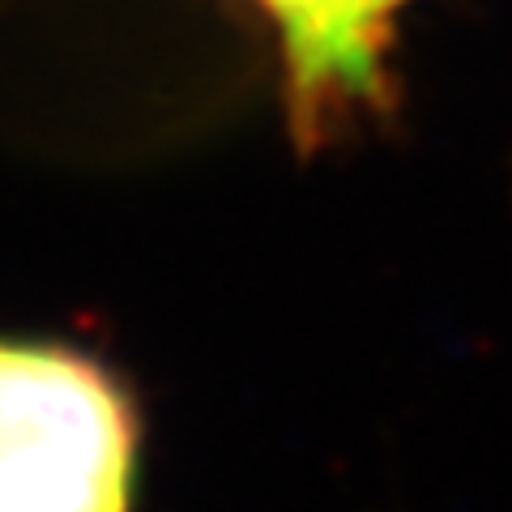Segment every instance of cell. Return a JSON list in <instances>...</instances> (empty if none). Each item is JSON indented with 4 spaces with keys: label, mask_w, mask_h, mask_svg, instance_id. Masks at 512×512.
Masks as SVG:
<instances>
[{
    "label": "cell",
    "mask_w": 512,
    "mask_h": 512,
    "mask_svg": "<svg viewBox=\"0 0 512 512\" xmlns=\"http://www.w3.org/2000/svg\"><path fill=\"white\" fill-rule=\"evenodd\" d=\"M137 410L103 363L0 338V512H133Z\"/></svg>",
    "instance_id": "cell-1"
}]
</instances>
